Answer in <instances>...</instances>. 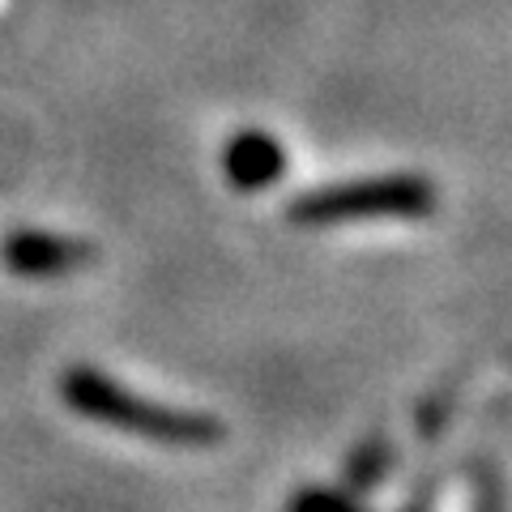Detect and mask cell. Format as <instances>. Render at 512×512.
<instances>
[{
  "mask_svg": "<svg viewBox=\"0 0 512 512\" xmlns=\"http://www.w3.org/2000/svg\"><path fill=\"white\" fill-rule=\"evenodd\" d=\"M60 397L69 402L82 419L107 423L128 436H146L158 444H175V448H205L222 440V423L210 414H192V410H175V406H158L150 397L128 393L124 384L111 376L94 372V367H69L60 376Z\"/></svg>",
  "mask_w": 512,
  "mask_h": 512,
  "instance_id": "6da1fadb",
  "label": "cell"
},
{
  "mask_svg": "<svg viewBox=\"0 0 512 512\" xmlns=\"http://www.w3.org/2000/svg\"><path fill=\"white\" fill-rule=\"evenodd\" d=\"M436 214V188L419 175H389V180L329 184L316 192H299L286 205V218L299 227H333V222L363 218H427Z\"/></svg>",
  "mask_w": 512,
  "mask_h": 512,
  "instance_id": "7a4b0ae2",
  "label": "cell"
},
{
  "mask_svg": "<svg viewBox=\"0 0 512 512\" xmlns=\"http://www.w3.org/2000/svg\"><path fill=\"white\" fill-rule=\"evenodd\" d=\"M5 265L22 278H60V274H73L94 261V248L86 239H73V235H52V231H13L5 239Z\"/></svg>",
  "mask_w": 512,
  "mask_h": 512,
  "instance_id": "3957f363",
  "label": "cell"
},
{
  "mask_svg": "<svg viewBox=\"0 0 512 512\" xmlns=\"http://www.w3.org/2000/svg\"><path fill=\"white\" fill-rule=\"evenodd\" d=\"M222 171H227L231 188H239V192H261V188L282 180L286 150L278 146V137L261 133V128H244V133L231 137L227 154H222Z\"/></svg>",
  "mask_w": 512,
  "mask_h": 512,
  "instance_id": "277c9868",
  "label": "cell"
},
{
  "mask_svg": "<svg viewBox=\"0 0 512 512\" xmlns=\"http://www.w3.org/2000/svg\"><path fill=\"white\" fill-rule=\"evenodd\" d=\"M295 512H355V508H350V504H342L338 495L312 491V495H303V500L295 504Z\"/></svg>",
  "mask_w": 512,
  "mask_h": 512,
  "instance_id": "5b68a950",
  "label": "cell"
}]
</instances>
